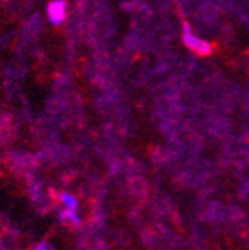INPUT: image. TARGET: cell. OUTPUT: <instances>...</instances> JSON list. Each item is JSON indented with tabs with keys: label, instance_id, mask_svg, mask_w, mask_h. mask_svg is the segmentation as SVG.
<instances>
[{
	"label": "cell",
	"instance_id": "3",
	"mask_svg": "<svg viewBox=\"0 0 249 250\" xmlns=\"http://www.w3.org/2000/svg\"><path fill=\"white\" fill-rule=\"evenodd\" d=\"M63 202H65L69 208H72V209L77 206V200L73 198L72 195H69V194H65V195H63Z\"/></svg>",
	"mask_w": 249,
	"mask_h": 250
},
{
	"label": "cell",
	"instance_id": "2",
	"mask_svg": "<svg viewBox=\"0 0 249 250\" xmlns=\"http://www.w3.org/2000/svg\"><path fill=\"white\" fill-rule=\"evenodd\" d=\"M66 14H68L66 0H52V2L47 5L49 21L55 24V26H60V24L66 20Z\"/></svg>",
	"mask_w": 249,
	"mask_h": 250
},
{
	"label": "cell",
	"instance_id": "1",
	"mask_svg": "<svg viewBox=\"0 0 249 250\" xmlns=\"http://www.w3.org/2000/svg\"><path fill=\"white\" fill-rule=\"evenodd\" d=\"M182 39H183V43L188 46L193 52L196 54H201V55H208L213 52V44L209 42H206L205 39H201L199 35H196L188 23H185L183 26V34H182Z\"/></svg>",
	"mask_w": 249,
	"mask_h": 250
}]
</instances>
